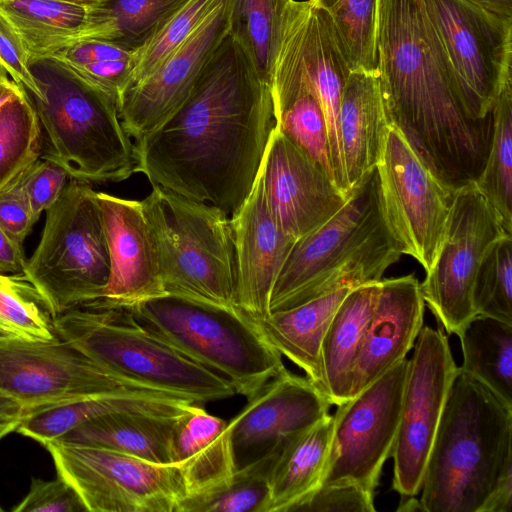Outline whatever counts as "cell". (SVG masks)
I'll return each instance as SVG.
<instances>
[{"mask_svg": "<svg viewBox=\"0 0 512 512\" xmlns=\"http://www.w3.org/2000/svg\"><path fill=\"white\" fill-rule=\"evenodd\" d=\"M262 167L270 211L280 228L297 240L328 221L350 197L276 124Z\"/></svg>", "mask_w": 512, "mask_h": 512, "instance_id": "d6986e66", "label": "cell"}, {"mask_svg": "<svg viewBox=\"0 0 512 512\" xmlns=\"http://www.w3.org/2000/svg\"><path fill=\"white\" fill-rule=\"evenodd\" d=\"M380 281L354 287L341 302L323 336L320 350L323 393L332 405L338 406L350 398L355 362L380 294Z\"/></svg>", "mask_w": 512, "mask_h": 512, "instance_id": "83f0119b", "label": "cell"}, {"mask_svg": "<svg viewBox=\"0 0 512 512\" xmlns=\"http://www.w3.org/2000/svg\"><path fill=\"white\" fill-rule=\"evenodd\" d=\"M403 391L393 458L392 487L402 499L416 497L451 384L458 373L446 332L423 325Z\"/></svg>", "mask_w": 512, "mask_h": 512, "instance_id": "9a60e30c", "label": "cell"}, {"mask_svg": "<svg viewBox=\"0 0 512 512\" xmlns=\"http://www.w3.org/2000/svg\"><path fill=\"white\" fill-rule=\"evenodd\" d=\"M23 173L0 190V225L20 244L36 222L23 187Z\"/></svg>", "mask_w": 512, "mask_h": 512, "instance_id": "f6af8a7d", "label": "cell"}, {"mask_svg": "<svg viewBox=\"0 0 512 512\" xmlns=\"http://www.w3.org/2000/svg\"><path fill=\"white\" fill-rule=\"evenodd\" d=\"M235 304L251 318L270 313L277 277L297 239L275 221L265 194L262 162L248 197L230 215Z\"/></svg>", "mask_w": 512, "mask_h": 512, "instance_id": "ffe728a7", "label": "cell"}, {"mask_svg": "<svg viewBox=\"0 0 512 512\" xmlns=\"http://www.w3.org/2000/svg\"><path fill=\"white\" fill-rule=\"evenodd\" d=\"M505 235L474 182L455 191L439 253L420 284L425 306L448 335H457L477 315L473 305L477 271L490 246Z\"/></svg>", "mask_w": 512, "mask_h": 512, "instance_id": "4fadbf2b", "label": "cell"}, {"mask_svg": "<svg viewBox=\"0 0 512 512\" xmlns=\"http://www.w3.org/2000/svg\"><path fill=\"white\" fill-rule=\"evenodd\" d=\"M123 392L161 391L110 370L61 339L44 343L0 338V393L22 404L28 413Z\"/></svg>", "mask_w": 512, "mask_h": 512, "instance_id": "7c38bea8", "label": "cell"}, {"mask_svg": "<svg viewBox=\"0 0 512 512\" xmlns=\"http://www.w3.org/2000/svg\"><path fill=\"white\" fill-rule=\"evenodd\" d=\"M465 104L476 119L492 115L512 79V18L468 0H424Z\"/></svg>", "mask_w": 512, "mask_h": 512, "instance_id": "8fae6325", "label": "cell"}, {"mask_svg": "<svg viewBox=\"0 0 512 512\" xmlns=\"http://www.w3.org/2000/svg\"><path fill=\"white\" fill-rule=\"evenodd\" d=\"M22 273L45 298L54 319L102 298L110 258L91 183L69 179L46 210L41 239Z\"/></svg>", "mask_w": 512, "mask_h": 512, "instance_id": "9c48e42d", "label": "cell"}, {"mask_svg": "<svg viewBox=\"0 0 512 512\" xmlns=\"http://www.w3.org/2000/svg\"><path fill=\"white\" fill-rule=\"evenodd\" d=\"M295 18L303 61L324 113L334 181L346 196H350L340 147L339 109L351 69L322 8L309 0H296Z\"/></svg>", "mask_w": 512, "mask_h": 512, "instance_id": "603a6c76", "label": "cell"}, {"mask_svg": "<svg viewBox=\"0 0 512 512\" xmlns=\"http://www.w3.org/2000/svg\"><path fill=\"white\" fill-rule=\"evenodd\" d=\"M377 71L390 124L453 192L486 164L493 116L476 119L424 0H378Z\"/></svg>", "mask_w": 512, "mask_h": 512, "instance_id": "7a4b0ae2", "label": "cell"}, {"mask_svg": "<svg viewBox=\"0 0 512 512\" xmlns=\"http://www.w3.org/2000/svg\"><path fill=\"white\" fill-rule=\"evenodd\" d=\"M292 0H229V33L270 85Z\"/></svg>", "mask_w": 512, "mask_h": 512, "instance_id": "836d02e7", "label": "cell"}, {"mask_svg": "<svg viewBox=\"0 0 512 512\" xmlns=\"http://www.w3.org/2000/svg\"><path fill=\"white\" fill-rule=\"evenodd\" d=\"M2 511H3V508H2V507H1V505H0V512H2Z\"/></svg>", "mask_w": 512, "mask_h": 512, "instance_id": "6f0895ef", "label": "cell"}, {"mask_svg": "<svg viewBox=\"0 0 512 512\" xmlns=\"http://www.w3.org/2000/svg\"><path fill=\"white\" fill-rule=\"evenodd\" d=\"M22 88L12 79L0 80V112L4 105L21 92Z\"/></svg>", "mask_w": 512, "mask_h": 512, "instance_id": "db71d44e", "label": "cell"}, {"mask_svg": "<svg viewBox=\"0 0 512 512\" xmlns=\"http://www.w3.org/2000/svg\"><path fill=\"white\" fill-rule=\"evenodd\" d=\"M37 115L22 89L0 112V190L41 158Z\"/></svg>", "mask_w": 512, "mask_h": 512, "instance_id": "74e56055", "label": "cell"}, {"mask_svg": "<svg viewBox=\"0 0 512 512\" xmlns=\"http://www.w3.org/2000/svg\"><path fill=\"white\" fill-rule=\"evenodd\" d=\"M228 33L229 0H219L175 52L152 73L122 92L118 110L131 138L137 140L151 132L185 102Z\"/></svg>", "mask_w": 512, "mask_h": 512, "instance_id": "e0dca14e", "label": "cell"}, {"mask_svg": "<svg viewBox=\"0 0 512 512\" xmlns=\"http://www.w3.org/2000/svg\"><path fill=\"white\" fill-rule=\"evenodd\" d=\"M69 179L62 166L43 158L23 173V187L35 221L57 201Z\"/></svg>", "mask_w": 512, "mask_h": 512, "instance_id": "b9f144b4", "label": "cell"}, {"mask_svg": "<svg viewBox=\"0 0 512 512\" xmlns=\"http://www.w3.org/2000/svg\"><path fill=\"white\" fill-rule=\"evenodd\" d=\"M59 339L150 389L202 404L236 393L225 377L187 357L124 306L93 301L54 319Z\"/></svg>", "mask_w": 512, "mask_h": 512, "instance_id": "8992f818", "label": "cell"}, {"mask_svg": "<svg viewBox=\"0 0 512 512\" xmlns=\"http://www.w3.org/2000/svg\"><path fill=\"white\" fill-rule=\"evenodd\" d=\"M376 169L390 231L403 254L429 271L444 239L455 192L431 173L393 124Z\"/></svg>", "mask_w": 512, "mask_h": 512, "instance_id": "5bb4252c", "label": "cell"}, {"mask_svg": "<svg viewBox=\"0 0 512 512\" xmlns=\"http://www.w3.org/2000/svg\"><path fill=\"white\" fill-rule=\"evenodd\" d=\"M354 287L343 286L297 306L252 318L264 339L301 368L322 392V339L341 302Z\"/></svg>", "mask_w": 512, "mask_h": 512, "instance_id": "484cf974", "label": "cell"}, {"mask_svg": "<svg viewBox=\"0 0 512 512\" xmlns=\"http://www.w3.org/2000/svg\"><path fill=\"white\" fill-rule=\"evenodd\" d=\"M280 450L238 469L231 483L222 490L184 500L180 512H267L269 469Z\"/></svg>", "mask_w": 512, "mask_h": 512, "instance_id": "f35d334b", "label": "cell"}, {"mask_svg": "<svg viewBox=\"0 0 512 512\" xmlns=\"http://www.w3.org/2000/svg\"><path fill=\"white\" fill-rule=\"evenodd\" d=\"M133 52L98 39H86L69 45L48 58L63 64L85 65L94 62L130 58ZM46 59V58H45Z\"/></svg>", "mask_w": 512, "mask_h": 512, "instance_id": "c3c4849f", "label": "cell"}, {"mask_svg": "<svg viewBox=\"0 0 512 512\" xmlns=\"http://www.w3.org/2000/svg\"><path fill=\"white\" fill-rule=\"evenodd\" d=\"M380 294L355 362L350 398L406 359L424 323L425 303L413 275L381 279Z\"/></svg>", "mask_w": 512, "mask_h": 512, "instance_id": "7402d4cb", "label": "cell"}, {"mask_svg": "<svg viewBox=\"0 0 512 512\" xmlns=\"http://www.w3.org/2000/svg\"><path fill=\"white\" fill-rule=\"evenodd\" d=\"M309 1L327 13L351 71H377L378 0Z\"/></svg>", "mask_w": 512, "mask_h": 512, "instance_id": "8d00e7d4", "label": "cell"}, {"mask_svg": "<svg viewBox=\"0 0 512 512\" xmlns=\"http://www.w3.org/2000/svg\"><path fill=\"white\" fill-rule=\"evenodd\" d=\"M124 307L166 343L228 379L247 400L286 369L282 355L237 306L162 294Z\"/></svg>", "mask_w": 512, "mask_h": 512, "instance_id": "52a82bcc", "label": "cell"}, {"mask_svg": "<svg viewBox=\"0 0 512 512\" xmlns=\"http://www.w3.org/2000/svg\"><path fill=\"white\" fill-rule=\"evenodd\" d=\"M402 255L383 214L375 168L334 216L296 241L274 284L269 311L297 306L343 286L380 281Z\"/></svg>", "mask_w": 512, "mask_h": 512, "instance_id": "277c9868", "label": "cell"}, {"mask_svg": "<svg viewBox=\"0 0 512 512\" xmlns=\"http://www.w3.org/2000/svg\"><path fill=\"white\" fill-rule=\"evenodd\" d=\"M9 75L6 69L0 64V80L8 79Z\"/></svg>", "mask_w": 512, "mask_h": 512, "instance_id": "9f6ffc18", "label": "cell"}, {"mask_svg": "<svg viewBox=\"0 0 512 512\" xmlns=\"http://www.w3.org/2000/svg\"><path fill=\"white\" fill-rule=\"evenodd\" d=\"M110 258L105 304L128 306L165 294L158 252L141 201L96 192Z\"/></svg>", "mask_w": 512, "mask_h": 512, "instance_id": "44dd1931", "label": "cell"}, {"mask_svg": "<svg viewBox=\"0 0 512 512\" xmlns=\"http://www.w3.org/2000/svg\"><path fill=\"white\" fill-rule=\"evenodd\" d=\"M0 338L44 343L59 340L47 301L23 273L0 272Z\"/></svg>", "mask_w": 512, "mask_h": 512, "instance_id": "d590c367", "label": "cell"}, {"mask_svg": "<svg viewBox=\"0 0 512 512\" xmlns=\"http://www.w3.org/2000/svg\"><path fill=\"white\" fill-rule=\"evenodd\" d=\"M333 428L334 417L329 414L281 448L269 469L267 512H296L321 485Z\"/></svg>", "mask_w": 512, "mask_h": 512, "instance_id": "f546056e", "label": "cell"}, {"mask_svg": "<svg viewBox=\"0 0 512 512\" xmlns=\"http://www.w3.org/2000/svg\"><path fill=\"white\" fill-rule=\"evenodd\" d=\"M132 56L126 59L106 60L85 65L63 64L54 61L102 89L118 103L119 97L129 81Z\"/></svg>", "mask_w": 512, "mask_h": 512, "instance_id": "bcb514c9", "label": "cell"}, {"mask_svg": "<svg viewBox=\"0 0 512 512\" xmlns=\"http://www.w3.org/2000/svg\"><path fill=\"white\" fill-rule=\"evenodd\" d=\"M497 15L512 18V0H468Z\"/></svg>", "mask_w": 512, "mask_h": 512, "instance_id": "f5cc1de1", "label": "cell"}, {"mask_svg": "<svg viewBox=\"0 0 512 512\" xmlns=\"http://www.w3.org/2000/svg\"><path fill=\"white\" fill-rule=\"evenodd\" d=\"M22 244L12 239L0 225V272L1 273H22L27 260L25 258Z\"/></svg>", "mask_w": 512, "mask_h": 512, "instance_id": "681fc988", "label": "cell"}, {"mask_svg": "<svg viewBox=\"0 0 512 512\" xmlns=\"http://www.w3.org/2000/svg\"><path fill=\"white\" fill-rule=\"evenodd\" d=\"M30 70L38 92L26 95L40 124L41 158L88 183L131 177L134 142L122 124L117 101L52 59L32 62Z\"/></svg>", "mask_w": 512, "mask_h": 512, "instance_id": "5b68a950", "label": "cell"}, {"mask_svg": "<svg viewBox=\"0 0 512 512\" xmlns=\"http://www.w3.org/2000/svg\"><path fill=\"white\" fill-rule=\"evenodd\" d=\"M140 201L155 240L165 294L236 306L229 215L157 185Z\"/></svg>", "mask_w": 512, "mask_h": 512, "instance_id": "ba28073f", "label": "cell"}, {"mask_svg": "<svg viewBox=\"0 0 512 512\" xmlns=\"http://www.w3.org/2000/svg\"><path fill=\"white\" fill-rule=\"evenodd\" d=\"M27 413L22 404L0 393V440L16 431Z\"/></svg>", "mask_w": 512, "mask_h": 512, "instance_id": "f907efd6", "label": "cell"}, {"mask_svg": "<svg viewBox=\"0 0 512 512\" xmlns=\"http://www.w3.org/2000/svg\"><path fill=\"white\" fill-rule=\"evenodd\" d=\"M459 370L512 408V324L476 315L457 334Z\"/></svg>", "mask_w": 512, "mask_h": 512, "instance_id": "1f68e13d", "label": "cell"}, {"mask_svg": "<svg viewBox=\"0 0 512 512\" xmlns=\"http://www.w3.org/2000/svg\"><path fill=\"white\" fill-rule=\"evenodd\" d=\"M57 475L90 512H180L185 487L177 463L159 464L119 451L51 441Z\"/></svg>", "mask_w": 512, "mask_h": 512, "instance_id": "30bf717a", "label": "cell"}, {"mask_svg": "<svg viewBox=\"0 0 512 512\" xmlns=\"http://www.w3.org/2000/svg\"><path fill=\"white\" fill-rule=\"evenodd\" d=\"M193 404L196 403L163 392H123L86 397L31 411L23 418L16 432L44 445L104 414L133 411L178 417Z\"/></svg>", "mask_w": 512, "mask_h": 512, "instance_id": "4316f807", "label": "cell"}, {"mask_svg": "<svg viewBox=\"0 0 512 512\" xmlns=\"http://www.w3.org/2000/svg\"><path fill=\"white\" fill-rule=\"evenodd\" d=\"M512 467V408L458 370L426 464L420 511L482 512Z\"/></svg>", "mask_w": 512, "mask_h": 512, "instance_id": "3957f363", "label": "cell"}, {"mask_svg": "<svg viewBox=\"0 0 512 512\" xmlns=\"http://www.w3.org/2000/svg\"><path fill=\"white\" fill-rule=\"evenodd\" d=\"M180 416L112 412L73 428L55 441L107 448L150 462L170 464L174 463L173 436Z\"/></svg>", "mask_w": 512, "mask_h": 512, "instance_id": "f1b7e54d", "label": "cell"}, {"mask_svg": "<svg viewBox=\"0 0 512 512\" xmlns=\"http://www.w3.org/2000/svg\"><path fill=\"white\" fill-rule=\"evenodd\" d=\"M493 133L486 164L474 182L512 236V79L505 83L492 109Z\"/></svg>", "mask_w": 512, "mask_h": 512, "instance_id": "e575fe53", "label": "cell"}, {"mask_svg": "<svg viewBox=\"0 0 512 512\" xmlns=\"http://www.w3.org/2000/svg\"><path fill=\"white\" fill-rule=\"evenodd\" d=\"M389 124L378 71H350L339 109L340 147L350 192L380 162Z\"/></svg>", "mask_w": 512, "mask_h": 512, "instance_id": "cb8c5ba5", "label": "cell"}, {"mask_svg": "<svg viewBox=\"0 0 512 512\" xmlns=\"http://www.w3.org/2000/svg\"><path fill=\"white\" fill-rule=\"evenodd\" d=\"M90 10L55 0H0V16L21 43L29 64L86 40Z\"/></svg>", "mask_w": 512, "mask_h": 512, "instance_id": "4dcf8cb0", "label": "cell"}, {"mask_svg": "<svg viewBox=\"0 0 512 512\" xmlns=\"http://www.w3.org/2000/svg\"><path fill=\"white\" fill-rule=\"evenodd\" d=\"M407 370L404 359L337 406L320 486L348 482L375 492L396 440Z\"/></svg>", "mask_w": 512, "mask_h": 512, "instance_id": "2e32d148", "label": "cell"}, {"mask_svg": "<svg viewBox=\"0 0 512 512\" xmlns=\"http://www.w3.org/2000/svg\"><path fill=\"white\" fill-rule=\"evenodd\" d=\"M189 0H107L90 10L87 39L135 52Z\"/></svg>", "mask_w": 512, "mask_h": 512, "instance_id": "d6a6232c", "label": "cell"}, {"mask_svg": "<svg viewBox=\"0 0 512 512\" xmlns=\"http://www.w3.org/2000/svg\"><path fill=\"white\" fill-rule=\"evenodd\" d=\"M172 448L174 463L181 469L184 500L222 490L238 470L228 422L199 404H193L177 419Z\"/></svg>", "mask_w": 512, "mask_h": 512, "instance_id": "d4e9b609", "label": "cell"}, {"mask_svg": "<svg viewBox=\"0 0 512 512\" xmlns=\"http://www.w3.org/2000/svg\"><path fill=\"white\" fill-rule=\"evenodd\" d=\"M55 1L73 4V5L82 6V7H87V8H93V7L101 5L102 3L106 2L107 0H55Z\"/></svg>", "mask_w": 512, "mask_h": 512, "instance_id": "11a10c76", "label": "cell"}, {"mask_svg": "<svg viewBox=\"0 0 512 512\" xmlns=\"http://www.w3.org/2000/svg\"><path fill=\"white\" fill-rule=\"evenodd\" d=\"M477 315L512 324V236L495 241L485 253L473 287Z\"/></svg>", "mask_w": 512, "mask_h": 512, "instance_id": "ab89813d", "label": "cell"}, {"mask_svg": "<svg viewBox=\"0 0 512 512\" xmlns=\"http://www.w3.org/2000/svg\"><path fill=\"white\" fill-rule=\"evenodd\" d=\"M275 124L270 85L228 33L185 102L134 140L135 173L231 215L252 189Z\"/></svg>", "mask_w": 512, "mask_h": 512, "instance_id": "6da1fadb", "label": "cell"}, {"mask_svg": "<svg viewBox=\"0 0 512 512\" xmlns=\"http://www.w3.org/2000/svg\"><path fill=\"white\" fill-rule=\"evenodd\" d=\"M331 406L307 377L287 369L273 377L228 421L237 469L280 450L329 415Z\"/></svg>", "mask_w": 512, "mask_h": 512, "instance_id": "ac0fdd59", "label": "cell"}, {"mask_svg": "<svg viewBox=\"0 0 512 512\" xmlns=\"http://www.w3.org/2000/svg\"><path fill=\"white\" fill-rule=\"evenodd\" d=\"M218 2L189 0L174 13L143 47L133 52L132 69L126 88L148 76L175 52Z\"/></svg>", "mask_w": 512, "mask_h": 512, "instance_id": "60d3db41", "label": "cell"}, {"mask_svg": "<svg viewBox=\"0 0 512 512\" xmlns=\"http://www.w3.org/2000/svg\"><path fill=\"white\" fill-rule=\"evenodd\" d=\"M511 510L512 467H509L501 477L482 512H511Z\"/></svg>", "mask_w": 512, "mask_h": 512, "instance_id": "816d5d0a", "label": "cell"}, {"mask_svg": "<svg viewBox=\"0 0 512 512\" xmlns=\"http://www.w3.org/2000/svg\"><path fill=\"white\" fill-rule=\"evenodd\" d=\"M13 512H81L86 511L76 491L59 476L54 480L32 478L29 492Z\"/></svg>", "mask_w": 512, "mask_h": 512, "instance_id": "ee69618b", "label": "cell"}, {"mask_svg": "<svg viewBox=\"0 0 512 512\" xmlns=\"http://www.w3.org/2000/svg\"><path fill=\"white\" fill-rule=\"evenodd\" d=\"M375 492L355 483L319 486L297 508L303 512H374Z\"/></svg>", "mask_w": 512, "mask_h": 512, "instance_id": "7bdbcfd3", "label": "cell"}, {"mask_svg": "<svg viewBox=\"0 0 512 512\" xmlns=\"http://www.w3.org/2000/svg\"><path fill=\"white\" fill-rule=\"evenodd\" d=\"M0 64L9 77L17 83L26 94H36L38 88L30 70L28 57L10 27L0 16Z\"/></svg>", "mask_w": 512, "mask_h": 512, "instance_id": "7dc6e473", "label": "cell"}]
</instances>
